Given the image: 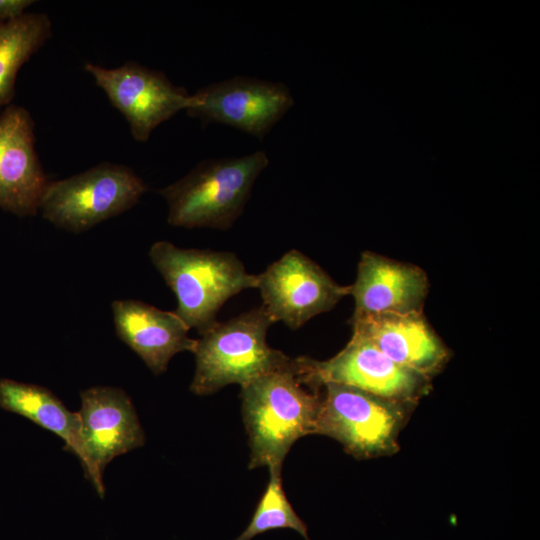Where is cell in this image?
I'll return each mask as SVG.
<instances>
[{
	"label": "cell",
	"mask_w": 540,
	"mask_h": 540,
	"mask_svg": "<svg viewBox=\"0 0 540 540\" xmlns=\"http://www.w3.org/2000/svg\"><path fill=\"white\" fill-rule=\"evenodd\" d=\"M149 257L176 296L174 313L200 335L217 322L224 303L245 289L257 288L232 252L183 249L168 241L155 242Z\"/></svg>",
	"instance_id": "7a4b0ae2"
},
{
	"label": "cell",
	"mask_w": 540,
	"mask_h": 540,
	"mask_svg": "<svg viewBox=\"0 0 540 540\" xmlns=\"http://www.w3.org/2000/svg\"><path fill=\"white\" fill-rule=\"evenodd\" d=\"M414 406L327 383L322 386L316 434L337 440L357 459L392 455L399 450L398 435Z\"/></svg>",
	"instance_id": "5b68a950"
},
{
	"label": "cell",
	"mask_w": 540,
	"mask_h": 540,
	"mask_svg": "<svg viewBox=\"0 0 540 540\" xmlns=\"http://www.w3.org/2000/svg\"><path fill=\"white\" fill-rule=\"evenodd\" d=\"M0 408L19 414L56 434L64 440L65 450L82 460L78 414L69 411L47 388L2 378Z\"/></svg>",
	"instance_id": "2e32d148"
},
{
	"label": "cell",
	"mask_w": 540,
	"mask_h": 540,
	"mask_svg": "<svg viewBox=\"0 0 540 540\" xmlns=\"http://www.w3.org/2000/svg\"><path fill=\"white\" fill-rule=\"evenodd\" d=\"M263 307L273 323L292 330L332 309L350 294V286L337 284L319 265L292 249L257 275Z\"/></svg>",
	"instance_id": "30bf717a"
},
{
	"label": "cell",
	"mask_w": 540,
	"mask_h": 540,
	"mask_svg": "<svg viewBox=\"0 0 540 540\" xmlns=\"http://www.w3.org/2000/svg\"><path fill=\"white\" fill-rule=\"evenodd\" d=\"M51 36L52 23L44 13L0 22V107L12 99L20 68Z\"/></svg>",
	"instance_id": "e0dca14e"
},
{
	"label": "cell",
	"mask_w": 540,
	"mask_h": 540,
	"mask_svg": "<svg viewBox=\"0 0 540 540\" xmlns=\"http://www.w3.org/2000/svg\"><path fill=\"white\" fill-rule=\"evenodd\" d=\"M48 182L29 111L7 107L0 114V207L18 216L35 215Z\"/></svg>",
	"instance_id": "7c38bea8"
},
{
	"label": "cell",
	"mask_w": 540,
	"mask_h": 540,
	"mask_svg": "<svg viewBox=\"0 0 540 540\" xmlns=\"http://www.w3.org/2000/svg\"><path fill=\"white\" fill-rule=\"evenodd\" d=\"M82 460L86 477L104 496L103 472L115 457L144 445L145 436L135 408L125 391L95 386L81 392Z\"/></svg>",
	"instance_id": "9c48e42d"
},
{
	"label": "cell",
	"mask_w": 540,
	"mask_h": 540,
	"mask_svg": "<svg viewBox=\"0 0 540 540\" xmlns=\"http://www.w3.org/2000/svg\"><path fill=\"white\" fill-rule=\"evenodd\" d=\"M427 290V276L419 267L364 252L350 285L353 315L421 312Z\"/></svg>",
	"instance_id": "9a60e30c"
},
{
	"label": "cell",
	"mask_w": 540,
	"mask_h": 540,
	"mask_svg": "<svg viewBox=\"0 0 540 540\" xmlns=\"http://www.w3.org/2000/svg\"><path fill=\"white\" fill-rule=\"evenodd\" d=\"M358 335L396 364L431 378L449 359V352L421 312L353 315Z\"/></svg>",
	"instance_id": "4fadbf2b"
},
{
	"label": "cell",
	"mask_w": 540,
	"mask_h": 540,
	"mask_svg": "<svg viewBox=\"0 0 540 540\" xmlns=\"http://www.w3.org/2000/svg\"><path fill=\"white\" fill-rule=\"evenodd\" d=\"M84 69L125 117L136 141H147L157 126L192 105L186 89L134 61L115 68L87 63Z\"/></svg>",
	"instance_id": "ba28073f"
},
{
	"label": "cell",
	"mask_w": 540,
	"mask_h": 540,
	"mask_svg": "<svg viewBox=\"0 0 540 540\" xmlns=\"http://www.w3.org/2000/svg\"><path fill=\"white\" fill-rule=\"evenodd\" d=\"M266 490L245 530L233 540H252L259 534L278 529H291L310 540L306 523L298 516L283 490L281 468H269Z\"/></svg>",
	"instance_id": "ac0fdd59"
},
{
	"label": "cell",
	"mask_w": 540,
	"mask_h": 540,
	"mask_svg": "<svg viewBox=\"0 0 540 540\" xmlns=\"http://www.w3.org/2000/svg\"><path fill=\"white\" fill-rule=\"evenodd\" d=\"M273 324L263 306L217 322L196 339V368L190 391L209 395L229 384L241 387L288 359L270 347L267 331Z\"/></svg>",
	"instance_id": "277c9868"
},
{
	"label": "cell",
	"mask_w": 540,
	"mask_h": 540,
	"mask_svg": "<svg viewBox=\"0 0 540 540\" xmlns=\"http://www.w3.org/2000/svg\"><path fill=\"white\" fill-rule=\"evenodd\" d=\"M147 189L131 168L101 163L69 178L49 181L39 210L54 226L81 233L129 210Z\"/></svg>",
	"instance_id": "8992f818"
},
{
	"label": "cell",
	"mask_w": 540,
	"mask_h": 540,
	"mask_svg": "<svg viewBox=\"0 0 540 540\" xmlns=\"http://www.w3.org/2000/svg\"><path fill=\"white\" fill-rule=\"evenodd\" d=\"M111 308L117 336L155 375L165 372L177 353L194 351L196 339L174 311L131 299L115 300Z\"/></svg>",
	"instance_id": "5bb4252c"
},
{
	"label": "cell",
	"mask_w": 540,
	"mask_h": 540,
	"mask_svg": "<svg viewBox=\"0 0 540 540\" xmlns=\"http://www.w3.org/2000/svg\"><path fill=\"white\" fill-rule=\"evenodd\" d=\"M268 164L262 150L200 162L184 177L158 190L168 204V223L188 229H229Z\"/></svg>",
	"instance_id": "3957f363"
},
{
	"label": "cell",
	"mask_w": 540,
	"mask_h": 540,
	"mask_svg": "<svg viewBox=\"0 0 540 540\" xmlns=\"http://www.w3.org/2000/svg\"><path fill=\"white\" fill-rule=\"evenodd\" d=\"M299 359L305 376L316 387L342 384L412 405L430 390V378L396 364L355 334L337 355L326 361L304 356Z\"/></svg>",
	"instance_id": "52a82bcc"
},
{
	"label": "cell",
	"mask_w": 540,
	"mask_h": 540,
	"mask_svg": "<svg viewBox=\"0 0 540 540\" xmlns=\"http://www.w3.org/2000/svg\"><path fill=\"white\" fill-rule=\"evenodd\" d=\"M322 387L309 382L299 357L290 358L241 387L249 438V469L282 468L292 445L316 434Z\"/></svg>",
	"instance_id": "6da1fadb"
},
{
	"label": "cell",
	"mask_w": 540,
	"mask_h": 540,
	"mask_svg": "<svg viewBox=\"0 0 540 540\" xmlns=\"http://www.w3.org/2000/svg\"><path fill=\"white\" fill-rule=\"evenodd\" d=\"M190 117L203 124L235 127L262 140L294 104L290 89L281 82L235 76L211 83L191 94Z\"/></svg>",
	"instance_id": "8fae6325"
},
{
	"label": "cell",
	"mask_w": 540,
	"mask_h": 540,
	"mask_svg": "<svg viewBox=\"0 0 540 540\" xmlns=\"http://www.w3.org/2000/svg\"><path fill=\"white\" fill-rule=\"evenodd\" d=\"M33 3L32 0H0V22L22 16L25 13L24 11Z\"/></svg>",
	"instance_id": "d6986e66"
}]
</instances>
